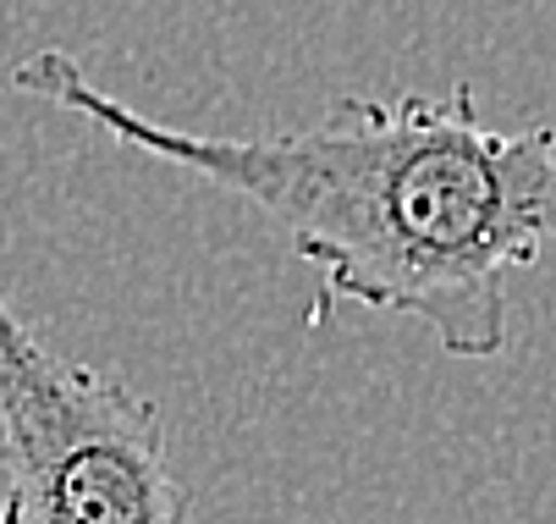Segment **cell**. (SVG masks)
Masks as SVG:
<instances>
[{
  "instance_id": "obj_2",
  "label": "cell",
  "mask_w": 556,
  "mask_h": 524,
  "mask_svg": "<svg viewBox=\"0 0 556 524\" xmlns=\"http://www.w3.org/2000/svg\"><path fill=\"white\" fill-rule=\"evenodd\" d=\"M0 524H182L166 420L127 376L55 353L0 298Z\"/></svg>"
},
{
  "instance_id": "obj_1",
  "label": "cell",
  "mask_w": 556,
  "mask_h": 524,
  "mask_svg": "<svg viewBox=\"0 0 556 524\" xmlns=\"http://www.w3.org/2000/svg\"><path fill=\"white\" fill-rule=\"evenodd\" d=\"M12 89L249 199L331 298L435 332L452 359L507 353L513 276L551 238V127H491L473 89L348 95L292 133L166 127L105 95L66 50H34Z\"/></svg>"
}]
</instances>
